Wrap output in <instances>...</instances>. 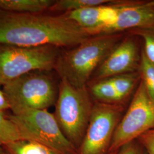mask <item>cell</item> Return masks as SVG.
<instances>
[{
    "label": "cell",
    "mask_w": 154,
    "mask_h": 154,
    "mask_svg": "<svg viewBox=\"0 0 154 154\" xmlns=\"http://www.w3.org/2000/svg\"><path fill=\"white\" fill-rule=\"evenodd\" d=\"M91 35L65 13L31 14L0 11V45H52L72 48Z\"/></svg>",
    "instance_id": "1"
},
{
    "label": "cell",
    "mask_w": 154,
    "mask_h": 154,
    "mask_svg": "<svg viewBox=\"0 0 154 154\" xmlns=\"http://www.w3.org/2000/svg\"><path fill=\"white\" fill-rule=\"evenodd\" d=\"M122 39V33L96 35L73 48L62 49L54 71L72 86L86 87L94 72Z\"/></svg>",
    "instance_id": "2"
},
{
    "label": "cell",
    "mask_w": 154,
    "mask_h": 154,
    "mask_svg": "<svg viewBox=\"0 0 154 154\" xmlns=\"http://www.w3.org/2000/svg\"><path fill=\"white\" fill-rule=\"evenodd\" d=\"M53 71H33L2 86L12 114L27 110H48L55 106L60 81H56L51 74Z\"/></svg>",
    "instance_id": "3"
},
{
    "label": "cell",
    "mask_w": 154,
    "mask_h": 154,
    "mask_svg": "<svg viewBox=\"0 0 154 154\" xmlns=\"http://www.w3.org/2000/svg\"><path fill=\"white\" fill-rule=\"evenodd\" d=\"M94 104L86 87L76 88L60 79L53 114L65 137L77 149L82 143Z\"/></svg>",
    "instance_id": "4"
},
{
    "label": "cell",
    "mask_w": 154,
    "mask_h": 154,
    "mask_svg": "<svg viewBox=\"0 0 154 154\" xmlns=\"http://www.w3.org/2000/svg\"><path fill=\"white\" fill-rule=\"evenodd\" d=\"M62 49L52 45L24 47L0 45V84L35 70H54Z\"/></svg>",
    "instance_id": "5"
},
{
    "label": "cell",
    "mask_w": 154,
    "mask_h": 154,
    "mask_svg": "<svg viewBox=\"0 0 154 154\" xmlns=\"http://www.w3.org/2000/svg\"><path fill=\"white\" fill-rule=\"evenodd\" d=\"M21 139L43 144L59 154H78L77 149L62 132L53 114L48 110H27L7 115Z\"/></svg>",
    "instance_id": "6"
},
{
    "label": "cell",
    "mask_w": 154,
    "mask_h": 154,
    "mask_svg": "<svg viewBox=\"0 0 154 154\" xmlns=\"http://www.w3.org/2000/svg\"><path fill=\"white\" fill-rule=\"evenodd\" d=\"M154 128V100L140 79L131 101L119 122L110 146L109 152L137 139Z\"/></svg>",
    "instance_id": "7"
},
{
    "label": "cell",
    "mask_w": 154,
    "mask_h": 154,
    "mask_svg": "<svg viewBox=\"0 0 154 154\" xmlns=\"http://www.w3.org/2000/svg\"><path fill=\"white\" fill-rule=\"evenodd\" d=\"M126 111L124 104L94 102L82 143L78 154H107L116 130Z\"/></svg>",
    "instance_id": "8"
},
{
    "label": "cell",
    "mask_w": 154,
    "mask_h": 154,
    "mask_svg": "<svg viewBox=\"0 0 154 154\" xmlns=\"http://www.w3.org/2000/svg\"><path fill=\"white\" fill-rule=\"evenodd\" d=\"M116 16L97 35L154 28V0L116 1Z\"/></svg>",
    "instance_id": "9"
},
{
    "label": "cell",
    "mask_w": 154,
    "mask_h": 154,
    "mask_svg": "<svg viewBox=\"0 0 154 154\" xmlns=\"http://www.w3.org/2000/svg\"><path fill=\"white\" fill-rule=\"evenodd\" d=\"M136 37L131 34L122 39L94 73L95 81L138 72L142 49Z\"/></svg>",
    "instance_id": "10"
},
{
    "label": "cell",
    "mask_w": 154,
    "mask_h": 154,
    "mask_svg": "<svg viewBox=\"0 0 154 154\" xmlns=\"http://www.w3.org/2000/svg\"><path fill=\"white\" fill-rule=\"evenodd\" d=\"M107 5L86 7L65 14L93 36L105 26Z\"/></svg>",
    "instance_id": "11"
},
{
    "label": "cell",
    "mask_w": 154,
    "mask_h": 154,
    "mask_svg": "<svg viewBox=\"0 0 154 154\" xmlns=\"http://www.w3.org/2000/svg\"><path fill=\"white\" fill-rule=\"evenodd\" d=\"M55 0H0V11L38 14L46 13Z\"/></svg>",
    "instance_id": "12"
},
{
    "label": "cell",
    "mask_w": 154,
    "mask_h": 154,
    "mask_svg": "<svg viewBox=\"0 0 154 154\" xmlns=\"http://www.w3.org/2000/svg\"><path fill=\"white\" fill-rule=\"evenodd\" d=\"M95 101L109 104H124L109 78L95 81L90 89Z\"/></svg>",
    "instance_id": "13"
},
{
    "label": "cell",
    "mask_w": 154,
    "mask_h": 154,
    "mask_svg": "<svg viewBox=\"0 0 154 154\" xmlns=\"http://www.w3.org/2000/svg\"><path fill=\"white\" fill-rule=\"evenodd\" d=\"M3 154H59L40 143L20 139L1 146Z\"/></svg>",
    "instance_id": "14"
},
{
    "label": "cell",
    "mask_w": 154,
    "mask_h": 154,
    "mask_svg": "<svg viewBox=\"0 0 154 154\" xmlns=\"http://www.w3.org/2000/svg\"><path fill=\"white\" fill-rule=\"evenodd\" d=\"M109 79L123 103L131 94L134 88L138 87L140 81L138 72L121 74Z\"/></svg>",
    "instance_id": "15"
},
{
    "label": "cell",
    "mask_w": 154,
    "mask_h": 154,
    "mask_svg": "<svg viewBox=\"0 0 154 154\" xmlns=\"http://www.w3.org/2000/svg\"><path fill=\"white\" fill-rule=\"evenodd\" d=\"M114 1L112 0H55L49 11L53 14L66 13L86 7L108 4Z\"/></svg>",
    "instance_id": "16"
},
{
    "label": "cell",
    "mask_w": 154,
    "mask_h": 154,
    "mask_svg": "<svg viewBox=\"0 0 154 154\" xmlns=\"http://www.w3.org/2000/svg\"><path fill=\"white\" fill-rule=\"evenodd\" d=\"M21 139L18 130L14 123L0 110V146Z\"/></svg>",
    "instance_id": "17"
},
{
    "label": "cell",
    "mask_w": 154,
    "mask_h": 154,
    "mask_svg": "<svg viewBox=\"0 0 154 154\" xmlns=\"http://www.w3.org/2000/svg\"><path fill=\"white\" fill-rule=\"evenodd\" d=\"M138 72L140 79L146 86L149 94L154 100V65L147 59L143 49Z\"/></svg>",
    "instance_id": "18"
},
{
    "label": "cell",
    "mask_w": 154,
    "mask_h": 154,
    "mask_svg": "<svg viewBox=\"0 0 154 154\" xmlns=\"http://www.w3.org/2000/svg\"><path fill=\"white\" fill-rule=\"evenodd\" d=\"M129 32L143 40V52L149 61L154 65V28L135 29Z\"/></svg>",
    "instance_id": "19"
},
{
    "label": "cell",
    "mask_w": 154,
    "mask_h": 154,
    "mask_svg": "<svg viewBox=\"0 0 154 154\" xmlns=\"http://www.w3.org/2000/svg\"><path fill=\"white\" fill-rule=\"evenodd\" d=\"M117 154H147L138 139L127 143L120 148Z\"/></svg>",
    "instance_id": "20"
},
{
    "label": "cell",
    "mask_w": 154,
    "mask_h": 154,
    "mask_svg": "<svg viewBox=\"0 0 154 154\" xmlns=\"http://www.w3.org/2000/svg\"><path fill=\"white\" fill-rule=\"evenodd\" d=\"M137 139L147 154H154V128L144 133Z\"/></svg>",
    "instance_id": "21"
},
{
    "label": "cell",
    "mask_w": 154,
    "mask_h": 154,
    "mask_svg": "<svg viewBox=\"0 0 154 154\" xmlns=\"http://www.w3.org/2000/svg\"><path fill=\"white\" fill-rule=\"evenodd\" d=\"M8 109H9V105L3 91L2 86L0 84V110L5 111Z\"/></svg>",
    "instance_id": "22"
},
{
    "label": "cell",
    "mask_w": 154,
    "mask_h": 154,
    "mask_svg": "<svg viewBox=\"0 0 154 154\" xmlns=\"http://www.w3.org/2000/svg\"><path fill=\"white\" fill-rule=\"evenodd\" d=\"M118 151H116L110 152H109L107 154H117V153H118Z\"/></svg>",
    "instance_id": "23"
},
{
    "label": "cell",
    "mask_w": 154,
    "mask_h": 154,
    "mask_svg": "<svg viewBox=\"0 0 154 154\" xmlns=\"http://www.w3.org/2000/svg\"><path fill=\"white\" fill-rule=\"evenodd\" d=\"M4 154V152H3V149H2V148L1 146H0V154Z\"/></svg>",
    "instance_id": "24"
}]
</instances>
